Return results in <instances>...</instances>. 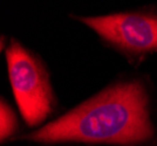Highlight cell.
<instances>
[{
	"instance_id": "4",
	"label": "cell",
	"mask_w": 157,
	"mask_h": 146,
	"mask_svg": "<svg viewBox=\"0 0 157 146\" xmlns=\"http://www.w3.org/2000/svg\"><path fill=\"white\" fill-rule=\"evenodd\" d=\"M18 129V119L12 108L5 100L0 105V138L1 141L10 138Z\"/></svg>"
},
{
	"instance_id": "3",
	"label": "cell",
	"mask_w": 157,
	"mask_h": 146,
	"mask_svg": "<svg viewBox=\"0 0 157 146\" xmlns=\"http://www.w3.org/2000/svg\"><path fill=\"white\" fill-rule=\"evenodd\" d=\"M76 19L127 55L138 57L157 52V15L117 13Z\"/></svg>"
},
{
	"instance_id": "1",
	"label": "cell",
	"mask_w": 157,
	"mask_h": 146,
	"mask_svg": "<svg viewBox=\"0 0 157 146\" xmlns=\"http://www.w3.org/2000/svg\"><path fill=\"white\" fill-rule=\"evenodd\" d=\"M155 137L149 97L138 81L120 82L21 138L35 143L148 144Z\"/></svg>"
},
{
	"instance_id": "2",
	"label": "cell",
	"mask_w": 157,
	"mask_h": 146,
	"mask_svg": "<svg viewBox=\"0 0 157 146\" xmlns=\"http://www.w3.org/2000/svg\"><path fill=\"white\" fill-rule=\"evenodd\" d=\"M6 61L14 98L22 118L27 125H39L55 106L46 68L14 39L6 49Z\"/></svg>"
}]
</instances>
